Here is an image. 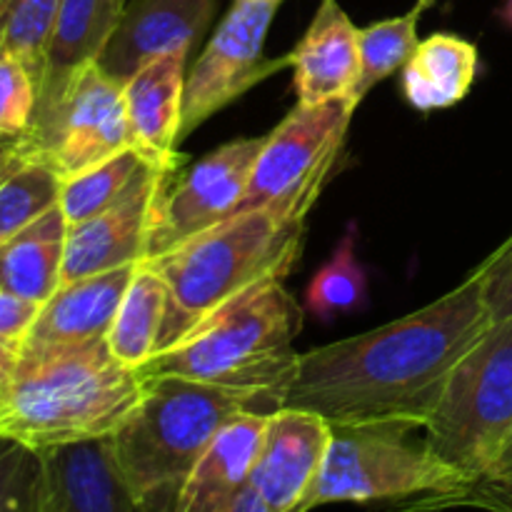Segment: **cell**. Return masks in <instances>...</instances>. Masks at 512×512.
Returning <instances> with one entry per match:
<instances>
[{
	"label": "cell",
	"mask_w": 512,
	"mask_h": 512,
	"mask_svg": "<svg viewBox=\"0 0 512 512\" xmlns=\"http://www.w3.org/2000/svg\"><path fill=\"white\" fill-rule=\"evenodd\" d=\"M490 325L478 268L463 285L405 318L300 355L280 408L308 410L330 425L423 428L450 370Z\"/></svg>",
	"instance_id": "1"
},
{
	"label": "cell",
	"mask_w": 512,
	"mask_h": 512,
	"mask_svg": "<svg viewBox=\"0 0 512 512\" xmlns=\"http://www.w3.org/2000/svg\"><path fill=\"white\" fill-rule=\"evenodd\" d=\"M150 378L118 363L108 340L75 350L20 355L0 385V440L33 453L100 440L143 400Z\"/></svg>",
	"instance_id": "2"
},
{
	"label": "cell",
	"mask_w": 512,
	"mask_h": 512,
	"mask_svg": "<svg viewBox=\"0 0 512 512\" xmlns=\"http://www.w3.org/2000/svg\"><path fill=\"white\" fill-rule=\"evenodd\" d=\"M303 328V308L270 278L250 285L193 328L165 345L143 373L148 378H185L260 395L280 408L300 355L293 350Z\"/></svg>",
	"instance_id": "3"
},
{
	"label": "cell",
	"mask_w": 512,
	"mask_h": 512,
	"mask_svg": "<svg viewBox=\"0 0 512 512\" xmlns=\"http://www.w3.org/2000/svg\"><path fill=\"white\" fill-rule=\"evenodd\" d=\"M270 400L185 378H150L143 400L108 435L110 453L135 498L168 512L200 455L243 413H273Z\"/></svg>",
	"instance_id": "4"
},
{
	"label": "cell",
	"mask_w": 512,
	"mask_h": 512,
	"mask_svg": "<svg viewBox=\"0 0 512 512\" xmlns=\"http://www.w3.org/2000/svg\"><path fill=\"white\" fill-rule=\"evenodd\" d=\"M303 230L305 225L283 223L268 210H245L143 260L168 290L160 350L250 285L285 280L300 255Z\"/></svg>",
	"instance_id": "5"
},
{
	"label": "cell",
	"mask_w": 512,
	"mask_h": 512,
	"mask_svg": "<svg viewBox=\"0 0 512 512\" xmlns=\"http://www.w3.org/2000/svg\"><path fill=\"white\" fill-rule=\"evenodd\" d=\"M413 430L418 425H333L323 470L300 512L330 503L418 498L430 508L458 505L473 483L435 455L428 440H413Z\"/></svg>",
	"instance_id": "6"
},
{
	"label": "cell",
	"mask_w": 512,
	"mask_h": 512,
	"mask_svg": "<svg viewBox=\"0 0 512 512\" xmlns=\"http://www.w3.org/2000/svg\"><path fill=\"white\" fill-rule=\"evenodd\" d=\"M435 455L478 483L512 430V318L500 320L458 360L423 425Z\"/></svg>",
	"instance_id": "7"
},
{
	"label": "cell",
	"mask_w": 512,
	"mask_h": 512,
	"mask_svg": "<svg viewBox=\"0 0 512 512\" xmlns=\"http://www.w3.org/2000/svg\"><path fill=\"white\" fill-rule=\"evenodd\" d=\"M20 163H43L70 180L120 150L133 148L123 85L103 73L98 63L40 90L28 133L13 140Z\"/></svg>",
	"instance_id": "8"
},
{
	"label": "cell",
	"mask_w": 512,
	"mask_h": 512,
	"mask_svg": "<svg viewBox=\"0 0 512 512\" xmlns=\"http://www.w3.org/2000/svg\"><path fill=\"white\" fill-rule=\"evenodd\" d=\"M355 108L358 103L350 98L295 105L278 128L265 135L235 213L268 210L283 223L305 225V215L318 203L338 163Z\"/></svg>",
	"instance_id": "9"
},
{
	"label": "cell",
	"mask_w": 512,
	"mask_h": 512,
	"mask_svg": "<svg viewBox=\"0 0 512 512\" xmlns=\"http://www.w3.org/2000/svg\"><path fill=\"white\" fill-rule=\"evenodd\" d=\"M280 0H235L185 78L180 140L265 78L288 68L290 55L265 58V35Z\"/></svg>",
	"instance_id": "10"
},
{
	"label": "cell",
	"mask_w": 512,
	"mask_h": 512,
	"mask_svg": "<svg viewBox=\"0 0 512 512\" xmlns=\"http://www.w3.org/2000/svg\"><path fill=\"white\" fill-rule=\"evenodd\" d=\"M263 140L243 138L220 145L180 175L173 188L168 185L160 200L145 260L168 253L238 210Z\"/></svg>",
	"instance_id": "11"
},
{
	"label": "cell",
	"mask_w": 512,
	"mask_h": 512,
	"mask_svg": "<svg viewBox=\"0 0 512 512\" xmlns=\"http://www.w3.org/2000/svg\"><path fill=\"white\" fill-rule=\"evenodd\" d=\"M175 173L178 170L150 163L110 208L85 223L70 225L65 235L60 285L143 263L160 200Z\"/></svg>",
	"instance_id": "12"
},
{
	"label": "cell",
	"mask_w": 512,
	"mask_h": 512,
	"mask_svg": "<svg viewBox=\"0 0 512 512\" xmlns=\"http://www.w3.org/2000/svg\"><path fill=\"white\" fill-rule=\"evenodd\" d=\"M330 438L333 425L308 410L278 408L268 413L250 485L270 510L300 512L323 470Z\"/></svg>",
	"instance_id": "13"
},
{
	"label": "cell",
	"mask_w": 512,
	"mask_h": 512,
	"mask_svg": "<svg viewBox=\"0 0 512 512\" xmlns=\"http://www.w3.org/2000/svg\"><path fill=\"white\" fill-rule=\"evenodd\" d=\"M218 13V0H128L118 30L98 65L125 85L143 65L163 55L188 58Z\"/></svg>",
	"instance_id": "14"
},
{
	"label": "cell",
	"mask_w": 512,
	"mask_h": 512,
	"mask_svg": "<svg viewBox=\"0 0 512 512\" xmlns=\"http://www.w3.org/2000/svg\"><path fill=\"white\" fill-rule=\"evenodd\" d=\"M38 458V512H165L135 498L115 465L108 438L60 445Z\"/></svg>",
	"instance_id": "15"
},
{
	"label": "cell",
	"mask_w": 512,
	"mask_h": 512,
	"mask_svg": "<svg viewBox=\"0 0 512 512\" xmlns=\"http://www.w3.org/2000/svg\"><path fill=\"white\" fill-rule=\"evenodd\" d=\"M140 263L60 285L43 305L20 343V355L85 348L108 338L130 280Z\"/></svg>",
	"instance_id": "16"
},
{
	"label": "cell",
	"mask_w": 512,
	"mask_h": 512,
	"mask_svg": "<svg viewBox=\"0 0 512 512\" xmlns=\"http://www.w3.org/2000/svg\"><path fill=\"white\" fill-rule=\"evenodd\" d=\"M288 55L298 103L355 100L360 80V30L338 0H320L313 23Z\"/></svg>",
	"instance_id": "17"
},
{
	"label": "cell",
	"mask_w": 512,
	"mask_h": 512,
	"mask_svg": "<svg viewBox=\"0 0 512 512\" xmlns=\"http://www.w3.org/2000/svg\"><path fill=\"white\" fill-rule=\"evenodd\" d=\"M185 63L178 53L150 60L123 85L133 148L160 168L178 170L180 125H183Z\"/></svg>",
	"instance_id": "18"
},
{
	"label": "cell",
	"mask_w": 512,
	"mask_h": 512,
	"mask_svg": "<svg viewBox=\"0 0 512 512\" xmlns=\"http://www.w3.org/2000/svg\"><path fill=\"white\" fill-rule=\"evenodd\" d=\"M268 413H243L220 428L188 478L175 490L168 512H225L250 483Z\"/></svg>",
	"instance_id": "19"
},
{
	"label": "cell",
	"mask_w": 512,
	"mask_h": 512,
	"mask_svg": "<svg viewBox=\"0 0 512 512\" xmlns=\"http://www.w3.org/2000/svg\"><path fill=\"white\" fill-rule=\"evenodd\" d=\"M125 5L128 0H63L38 93L58 88L85 65L98 63L118 30Z\"/></svg>",
	"instance_id": "20"
},
{
	"label": "cell",
	"mask_w": 512,
	"mask_h": 512,
	"mask_svg": "<svg viewBox=\"0 0 512 512\" xmlns=\"http://www.w3.org/2000/svg\"><path fill=\"white\" fill-rule=\"evenodd\" d=\"M478 73V48L458 35L435 33L418 43L403 68V95L413 108L440 110L460 103Z\"/></svg>",
	"instance_id": "21"
},
{
	"label": "cell",
	"mask_w": 512,
	"mask_h": 512,
	"mask_svg": "<svg viewBox=\"0 0 512 512\" xmlns=\"http://www.w3.org/2000/svg\"><path fill=\"white\" fill-rule=\"evenodd\" d=\"M68 223L60 205L0 248V288L43 305L60 285Z\"/></svg>",
	"instance_id": "22"
},
{
	"label": "cell",
	"mask_w": 512,
	"mask_h": 512,
	"mask_svg": "<svg viewBox=\"0 0 512 512\" xmlns=\"http://www.w3.org/2000/svg\"><path fill=\"white\" fill-rule=\"evenodd\" d=\"M165 318H168L165 283L148 265L140 263L105 338L113 358L128 368L148 365L163 345Z\"/></svg>",
	"instance_id": "23"
},
{
	"label": "cell",
	"mask_w": 512,
	"mask_h": 512,
	"mask_svg": "<svg viewBox=\"0 0 512 512\" xmlns=\"http://www.w3.org/2000/svg\"><path fill=\"white\" fill-rule=\"evenodd\" d=\"M355 225L348 230L333 258L310 278L305 288V308L320 323L360 313L368 305V275L355 255Z\"/></svg>",
	"instance_id": "24"
},
{
	"label": "cell",
	"mask_w": 512,
	"mask_h": 512,
	"mask_svg": "<svg viewBox=\"0 0 512 512\" xmlns=\"http://www.w3.org/2000/svg\"><path fill=\"white\" fill-rule=\"evenodd\" d=\"M148 165L150 160L138 148H125L95 168L63 180L58 205L63 210L68 228L85 223V220L95 218L105 208H110L128 190V185L138 178L140 170H145Z\"/></svg>",
	"instance_id": "25"
},
{
	"label": "cell",
	"mask_w": 512,
	"mask_h": 512,
	"mask_svg": "<svg viewBox=\"0 0 512 512\" xmlns=\"http://www.w3.org/2000/svg\"><path fill=\"white\" fill-rule=\"evenodd\" d=\"M63 180L43 163H23L0 180V248L60 203Z\"/></svg>",
	"instance_id": "26"
},
{
	"label": "cell",
	"mask_w": 512,
	"mask_h": 512,
	"mask_svg": "<svg viewBox=\"0 0 512 512\" xmlns=\"http://www.w3.org/2000/svg\"><path fill=\"white\" fill-rule=\"evenodd\" d=\"M418 18L420 15L410 10L400 18L380 20L360 30V80L353 95L355 103L360 105L373 85L405 68L420 43Z\"/></svg>",
	"instance_id": "27"
},
{
	"label": "cell",
	"mask_w": 512,
	"mask_h": 512,
	"mask_svg": "<svg viewBox=\"0 0 512 512\" xmlns=\"http://www.w3.org/2000/svg\"><path fill=\"white\" fill-rule=\"evenodd\" d=\"M60 8L63 0H8L0 18L5 53L15 55L33 73L38 88Z\"/></svg>",
	"instance_id": "28"
},
{
	"label": "cell",
	"mask_w": 512,
	"mask_h": 512,
	"mask_svg": "<svg viewBox=\"0 0 512 512\" xmlns=\"http://www.w3.org/2000/svg\"><path fill=\"white\" fill-rule=\"evenodd\" d=\"M38 105V83L15 55L0 53V138L28 133Z\"/></svg>",
	"instance_id": "29"
},
{
	"label": "cell",
	"mask_w": 512,
	"mask_h": 512,
	"mask_svg": "<svg viewBox=\"0 0 512 512\" xmlns=\"http://www.w3.org/2000/svg\"><path fill=\"white\" fill-rule=\"evenodd\" d=\"M38 453L0 440V512H38Z\"/></svg>",
	"instance_id": "30"
},
{
	"label": "cell",
	"mask_w": 512,
	"mask_h": 512,
	"mask_svg": "<svg viewBox=\"0 0 512 512\" xmlns=\"http://www.w3.org/2000/svg\"><path fill=\"white\" fill-rule=\"evenodd\" d=\"M483 298L493 323L512 318V238L483 265Z\"/></svg>",
	"instance_id": "31"
},
{
	"label": "cell",
	"mask_w": 512,
	"mask_h": 512,
	"mask_svg": "<svg viewBox=\"0 0 512 512\" xmlns=\"http://www.w3.org/2000/svg\"><path fill=\"white\" fill-rule=\"evenodd\" d=\"M38 313V303H30V300H23L0 288V338L3 340L23 343L25 333L30 330L33 320L38 318Z\"/></svg>",
	"instance_id": "32"
},
{
	"label": "cell",
	"mask_w": 512,
	"mask_h": 512,
	"mask_svg": "<svg viewBox=\"0 0 512 512\" xmlns=\"http://www.w3.org/2000/svg\"><path fill=\"white\" fill-rule=\"evenodd\" d=\"M475 485H478V488L500 490V493L512 495V430L508 438H505V443L500 445L498 453H495L493 463L488 465L483 478Z\"/></svg>",
	"instance_id": "33"
},
{
	"label": "cell",
	"mask_w": 512,
	"mask_h": 512,
	"mask_svg": "<svg viewBox=\"0 0 512 512\" xmlns=\"http://www.w3.org/2000/svg\"><path fill=\"white\" fill-rule=\"evenodd\" d=\"M458 505H480V508H490L495 512H512V495L473 485V488L460 498Z\"/></svg>",
	"instance_id": "34"
},
{
	"label": "cell",
	"mask_w": 512,
	"mask_h": 512,
	"mask_svg": "<svg viewBox=\"0 0 512 512\" xmlns=\"http://www.w3.org/2000/svg\"><path fill=\"white\" fill-rule=\"evenodd\" d=\"M225 512H273V510L265 505V500L260 498L258 490L248 483L238 495H235V500L230 503V508Z\"/></svg>",
	"instance_id": "35"
},
{
	"label": "cell",
	"mask_w": 512,
	"mask_h": 512,
	"mask_svg": "<svg viewBox=\"0 0 512 512\" xmlns=\"http://www.w3.org/2000/svg\"><path fill=\"white\" fill-rule=\"evenodd\" d=\"M20 360V343L0 338V385L8 383L10 375L15 373Z\"/></svg>",
	"instance_id": "36"
},
{
	"label": "cell",
	"mask_w": 512,
	"mask_h": 512,
	"mask_svg": "<svg viewBox=\"0 0 512 512\" xmlns=\"http://www.w3.org/2000/svg\"><path fill=\"white\" fill-rule=\"evenodd\" d=\"M18 165H23L18 160V155H15V143L10 138H0V180L5 178V175L13 173Z\"/></svg>",
	"instance_id": "37"
},
{
	"label": "cell",
	"mask_w": 512,
	"mask_h": 512,
	"mask_svg": "<svg viewBox=\"0 0 512 512\" xmlns=\"http://www.w3.org/2000/svg\"><path fill=\"white\" fill-rule=\"evenodd\" d=\"M435 3H440V0H418V3H415V8H413V10H415V13L420 15V13H423V10L433 8Z\"/></svg>",
	"instance_id": "38"
},
{
	"label": "cell",
	"mask_w": 512,
	"mask_h": 512,
	"mask_svg": "<svg viewBox=\"0 0 512 512\" xmlns=\"http://www.w3.org/2000/svg\"><path fill=\"white\" fill-rule=\"evenodd\" d=\"M503 18L508 20V23L512 25V0H508V3H505V8H503Z\"/></svg>",
	"instance_id": "39"
},
{
	"label": "cell",
	"mask_w": 512,
	"mask_h": 512,
	"mask_svg": "<svg viewBox=\"0 0 512 512\" xmlns=\"http://www.w3.org/2000/svg\"><path fill=\"white\" fill-rule=\"evenodd\" d=\"M3 50H5V48H3V35H0V53H3Z\"/></svg>",
	"instance_id": "40"
}]
</instances>
